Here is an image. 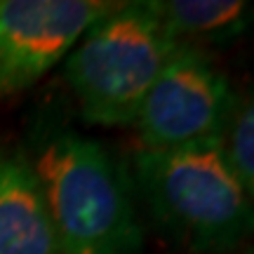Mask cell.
I'll list each match as a JSON object with an SVG mask.
<instances>
[{
    "label": "cell",
    "instance_id": "3957f363",
    "mask_svg": "<svg viewBox=\"0 0 254 254\" xmlns=\"http://www.w3.org/2000/svg\"><path fill=\"white\" fill-rule=\"evenodd\" d=\"M158 0L118 5L82 36L66 75L92 125H134L136 113L174 52Z\"/></svg>",
    "mask_w": 254,
    "mask_h": 254
},
{
    "label": "cell",
    "instance_id": "6da1fadb",
    "mask_svg": "<svg viewBox=\"0 0 254 254\" xmlns=\"http://www.w3.org/2000/svg\"><path fill=\"white\" fill-rule=\"evenodd\" d=\"M59 254H141L132 184L101 144L73 132L47 141L33 163Z\"/></svg>",
    "mask_w": 254,
    "mask_h": 254
},
{
    "label": "cell",
    "instance_id": "277c9868",
    "mask_svg": "<svg viewBox=\"0 0 254 254\" xmlns=\"http://www.w3.org/2000/svg\"><path fill=\"white\" fill-rule=\"evenodd\" d=\"M228 78L198 47H174L136 113L146 151L221 144L236 109Z\"/></svg>",
    "mask_w": 254,
    "mask_h": 254
},
{
    "label": "cell",
    "instance_id": "52a82bcc",
    "mask_svg": "<svg viewBox=\"0 0 254 254\" xmlns=\"http://www.w3.org/2000/svg\"><path fill=\"white\" fill-rule=\"evenodd\" d=\"M158 9L177 47L226 43L254 28V2L247 0H170Z\"/></svg>",
    "mask_w": 254,
    "mask_h": 254
},
{
    "label": "cell",
    "instance_id": "ba28073f",
    "mask_svg": "<svg viewBox=\"0 0 254 254\" xmlns=\"http://www.w3.org/2000/svg\"><path fill=\"white\" fill-rule=\"evenodd\" d=\"M221 148L247 198L254 202V92L236 104Z\"/></svg>",
    "mask_w": 254,
    "mask_h": 254
},
{
    "label": "cell",
    "instance_id": "7a4b0ae2",
    "mask_svg": "<svg viewBox=\"0 0 254 254\" xmlns=\"http://www.w3.org/2000/svg\"><path fill=\"white\" fill-rule=\"evenodd\" d=\"M134 186L158 226L195 252H224L254 236V202L221 144L134 155Z\"/></svg>",
    "mask_w": 254,
    "mask_h": 254
},
{
    "label": "cell",
    "instance_id": "8992f818",
    "mask_svg": "<svg viewBox=\"0 0 254 254\" xmlns=\"http://www.w3.org/2000/svg\"><path fill=\"white\" fill-rule=\"evenodd\" d=\"M0 254H59L33 165L0 155Z\"/></svg>",
    "mask_w": 254,
    "mask_h": 254
},
{
    "label": "cell",
    "instance_id": "9c48e42d",
    "mask_svg": "<svg viewBox=\"0 0 254 254\" xmlns=\"http://www.w3.org/2000/svg\"><path fill=\"white\" fill-rule=\"evenodd\" d=\"M252 254H254V252H252Z\"/></svg>",
    "mask_w": 254,
    "mask_h": 254
},
{
    "label": "cell",
    "instance_id": "5b68a950",
    "mask_svg": "<svg viewBox=\"0 0 254 254\" xmlns=\"http://www.w3.org/2000/svg\"><path fill=\"white\" fill-rule=\"evenodd\" d=\"M116 7L99 0H2L0 87L14 92L36 82Z\"/></svg>",
    "mask_w": 254,
    "mask_h": 254
}]
</instances>
